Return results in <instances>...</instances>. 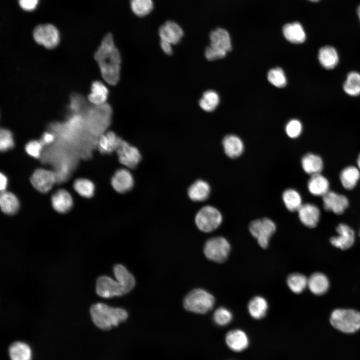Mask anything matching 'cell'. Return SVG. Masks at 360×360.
<instances>
[{"label":"cell","mask_w":360,"mask_h":360,"mask_svg":"<svg viewBox=\"0 0 360 360\" xmlns=\"http://www.w3.org/2000/svg\"><path fill=\"white\" fill-rule=\"evenodd\" d=\"M94 58L104 80L110 85L116 84L120 78L122 58L111 34L104 36Z\"/></svg>","instance_id":"cell-1"},{"label":"cell","mask_w":360,"mask_h":360,"mask_svg":"<svg viewBox=\"0 0 360 360\" xmlns=\"http://www.w3.org/2000/svg\"><path fill=\"white\" fill-rule=\"evenodd\" d=\"M90 312L94 324L104 330L118 326L128 318V312L124 309L110 306L101 302L92 305Z\"/></svg>","instance_id":"cell-2"},{"label":"cell","mask_w":360,"mask_h":360,"mask_svg":"<svg viewBox=\"0 0 360 360\" xmlns=\"http://www.w3.org/2000/svg\"><path fill=\"white\" fill-rule=\"evenodd\" d=\"M215 304L214 296L202 288L194 289L184 298V308L188 312L205 314L210 311Z\"/></svg>","instance_id":"cell-3"},{"label":"cell","mask_w":360,"mask_h":360,"mask_svg":"<svg viewBox=\"0 0 360 360\" xmlns=\"http://www.w3.org/2000/svg\"><path fill=\"white\" fill-rule=\"evenodd\" d=\"M331 324L346 333H352L360 329V312L352 309H336L330 317Z\"/></svg>","instance_id":"cell-4"},{"label":"cell","mask_w":360,"mask_h":360,"mask_svg":"<svg viewBox=\"0 0 360 360\" xmlns=\"http://www.w3.org/2000/svg\"><path fill=\"white\" fill-rule=\"evenodd\" d=\"M222 216L216 208L206 206L196 214L195 222L198 228L204 232H210L216 229L222 224Z\"/></svg>","instance_id":"cell-5"},{"label":"cell","mask_w":360,"mask_h":360,"mask_svg":"<svg viewBox=\"0 0 360 360\" xmlns=\"http://www.w3.org/2000/svg\"><path fill=\"white\" fill-rule=\"evenodd\" d=\"M276 230L275 223L267 218L255 220L249 225L250 234L263 248L268 247L270 238Z\"/></svg>","instance_id":"cell-6"},{"label":"cell","mask_w":360,"mask_h":360,"mask_svg":"<svg viewBox=\"0 0 360 360\" xmlns=\"http://www.w3.org/2000/svg\"><path fill=\"white\" fill-rule=\"evenodd\" d=\"M230 246L226 239L216 236L208 240L204 246V252L206 256L216 262H224L230 254Z\"/></svg>","instance_id":"cell-7"},{"label":"cell","mask_w":360,"mask_h":360,"mask_svg":"<svg viewBox=\"0 0 360 360\" xmlns=\"http://www.w3.org/2000/svg\"><path fill=\"white\" fill-rule=\"evenodd\" d=\"M33 37L36 43L48 49L54 48L60 42L58 30L50 24L37 26L33 30Z\"/></svg>","instance_id":"cell-8"},{"label":"cell","mask_w":360,"mask_h":360,"mask_svg":"<svg viewBox=\"0 0 360 360\" xmlns=\"http://www.w3.org/2000/svg\"><path fill=\"white\" fill-rule=\"evenodd\" d=\"M96 290L98 295L104 298L119 296L128 294L120 282L108 276H101L97 279Z\"/></svg>","instance_id":"cell-9"},{"label":"cell","mask_w":360,"mask_h":360,"mask_svg":"<svg viewBox=\"0 0 360 360\" xmlns=\"http://www.w3.org/2000/svg\"><path fill=\"white\" fill-rule=\"evenodd\" d=\"M116 152L120 162L130 168H135L141 160V155L137 148L123 140Z\"/></svg>","instance_id":"cell-10"},{"label":"cell","mask_w":360,"mask_h":360,"mask_svg":"<svg viewBox=\"0 0 360 360\" xmlns=\"http://www.w3.org/2000/svg\"><path fill=\"white\" fill-rule=\"evenodd\" d=\"M30 182L38 190L46 192L50 190L56 182V174L52 171L39 168L34 171Z\"/></svg>","instance_id":"cell-11"},{"label":"cell","mask_w":360,"mask_h":360,"mask_svg":"<svg viewBox=\"0 0 360 360\" xmlns=\"http://www.w3.org/2000/svg\"><path fill=\"white\" fill-rule=\"evenodd\" d=\"M322 198L324 208L337 214L344 213L348 206V198L334 192L329 191Z\"/></svg>","instance_id":"cell-12"},{"label":"cell","mask_w":360,"mask_h":360,"mask_svg":"<svg viewBox=\"0 0 360 360\" xmlns=\"http://www.w3.org/2000/svg\"><path fill=\"white\" fill-rule=\"evenodd\" d=\"M338 234L336 236L330 238L331 244L342 250L350 248L355 240L354 232L352 228L346 224H340L336 228Z\"/></svg>","instance_id":"cell-13"},{"label":"cell","mask_w":360,"mask_h":360,"mask_svg":"<svg viewBox=\"0 0 360 360\" xmlns=\"http://www.w3.org/2000/svg\"><path fill=\"white\" fill-rule=\"evenodd\" d=\"M158 35L160 40L174 45L180 42L184 36V31L176 22L168 20L160 26Z\"/></svg>","instance_id":"cell-14"},{"label":"cell","mask_w":360,"mask_h":360,"mask_svg":"<svg viewBox=\"0 0 360 360\" xmlns=\"http://www.w3.org/2000/svg\"><path fill=\"white\" fill-rule=\"evenodd\" d=\"M298 212L300 220L306 226L313 228L318 224L320 212L316 205L309 203L302 204Z\"/></svg>","instance_id":"cell-15"},{"label":"cell","mask_w":360,"mask_h":360,"mask_svg":"<svg viewBox=\"0 0 360 360\" xmlns=\"http://www.w3.org/2000/svg\"><path fill=\"white\" fill-rule=\"evenodd\" d=\"M111 184L116 191L124 193L132 188L134 180L132 174L128 170L120 169L112 177Z\"/></svg>","instance_id":"cell-16"},{"label":"cell","mask_w":360,"mask_h":360,"mask_svg":"<svg viewBox=\"0 0 360 360\" xmlns=\"http://www.w3.org/2000/svg\"><path fill=\"white\" fill-rule=\"evenodd\" d=\"M228 346L232 350L240 352L245 350L248 345L247 334L241 330L236 329L228 332L225 338Z\"/></svg>","instance_id":"cell-17"},{"label":"cell","mask_w":360,"mask_h":360,"mask_svg":"<svg viewBox=\"0 0 360 360\" xmlns=\"http://www.w3.org/2000/svg\"><path fill=\"white\" fill-rule=\"evenodd\" d=\"M210 46L226 52L232 49L231 41L228 32L222 28H217L210 34Z\"/></svg>","instance_id":"cell-18"},{"label":"cell","mask_w":360,"mask_h":360,"mask_svg":"<svg viewBox=\"0 0 360 360\" xmlns=\"http://www.w3.org/2000/svg\"><path fill=\"white\" fill-rule=\"evenodd\" d=\"M222 146L225 154L232 158L240 156L244 150L241 139L234 134L226 136L222 140Z\"/></svg>","instance_id":"cell-19"},{"label":"cell","mask_w":360,"mask_h":360,"mask_svg":"<svg viewBox=\"0 0 360 360\" xmlns=\"http://www.w3.org/2000/svg\"><path fill=\"white\" fill-rule=\"evenodd\" d=\"M308 188L312 194L323 196L330 191V183L320 174H316L311 176L308 182Z\"/></svg>","instance_id":"cell-20"},{"label":"cell","mask_w":360,"mask_h":360,"mask_svg":"<svg viewBox=\"0 0 360 360\" xmlns=\"http://www.w3.org/2000/svg\"><path fill=\"white\" fill-rule=\"evenodd\" d=\"M282 32L284 38L291 43L301 44L306 40L304 30L298 22L286 24L282 28Z\"/></svg>","instance_id":"cell-21"},{"label":"cell","mask_w":360,"mask_h":360,"mask_svg":"<svg viewBox=\"0 0 360 360\" xmlns=\"http://www.w3.org/2000/svg\"><path fill=\"white\" fill-rule=\"evenodd\" d=\"M52 204L56 212L65 213L72 208V199L68 192L64 190H60L52 195Z\"/></svg>","instance_id":"cell-22"},{"label":"cell","mask_w":360,"mask_h":360,"mask_svg":"<svg viewBox=\"0 0 360 360\" xmlns=\"http://www.w3.org/2000/svg\"><path fill=\"white\" fill-rule=\"evenodd\" d=\"M122 140L113 132H108L102 134L98 142L100 152L104 154H110L116 150Z\"/></svg>","instance_id":"cell-23"},{"label":"cell","mask_w":360,"mask_h":360,"mask_svg":"<svg viewBox=\"0 0 360 360\" xmlns=\"http://www.w3.org/2000/svg\"><path fill=\"white\" fill-rule=\"evenodd\" d=\"M301 164L304 170L311 176L320 174L324 168L320 156L312 153L304 155L302 158Z\"/></svg>","instance_id":"cell-24"},{"label":"cell","mask_w":360,"mask_h":360,"mask_svg":"<svg viewBox=\"0 0 360 360\" xmlns=\"http://www.w3.org/2000/svg\"><path fill=\"white\" fill-rule=\"evenodd\" d=\"M91 92L88 100L94 105H100L106 103L108 96V90L102 82H94L91 86Z\"/></svg>","instance_id":"cell-25"},{"label":"cell","mask_w":360,"mask_h":360,"mask_svg":"<svg viewBox=\"0 0 360 360\" xmlns=\"http://www.w3.org/2000/svg\"><path fill=\"white\" fill-rule=\"evenodd\" d=\"M328 278L322 273L315 272L308 279V286L310 292L316 295L324 294L329 288Z\"/></svg>","instance_id":"cell-26"},{"label":"cell","mask_w":360,"mask_h":360,"mask_svg":"<svg viewBox=\"0 0 360 360\" xmlns=\"http://www.w3.org/2000/svg\"><path fill=\"white\" fill-rule=\"evenodd\" d=\"M318 58L320 64L326 69H332L338 62V56L336 49L331 46L322 48L318 54Z\"/></svg>","instance_id":"cell-27"},{"label":"cell","mask_w":360,"mask_h":360,"mask_svg":"<svg viewBox=\"0 0 360 360\" xmlns=\"http://www.w3.org/2000/svg\"><path fill=\"white\" fill-rule=\"evenodd\" d=\"M210 186L204 180H199L193 183L188 190L189 198L193 201L202 202L208 198Z\"/></svg>","instance_id":"cell-28"},{"label":"cell","mask_w":360,"mask_h":360,"mask_svg":"<svg viewBox=\"0 0 360 360\" xmlns=\"http://www.w3.org/2000/svg\"><path fill=\"white\" fill-rule=\"evenodd\" d=\"M340 178L345 189L352 190L356 186L360 178V170L354 166H346L340 172Z\"/></svg>","instance_id":"cell-29"},{"label":"cell","mask_w":360,"mask_h":360,"mask_svg":"<svg viewBox=\"0 0 360 360\" xmlns=\"http://www.w3.org/2000/svg\"><path fill=\"white\" fill-rule=\"evenodd\" d=\"M116 278L124 287L127 293L134 286L135 278L127 268L121 264H116L113 268Z\"/></svg>","instance_id":"cell-30"},{"label":"cell","mask_w":360,"mask_h":360,"mask_svg":"<svg viewBox=\"0 0 360 360\" xmlns=\"http://www.w3.org/2000/svg\"><path fill=\"white\" fill-rule=\"evenodd\" d=\"M268 304L266 300L261 296L254 297L249 302L248 310L250 316L254 319L263 318L266 314Z\"/></svg>","instance_id":"cell-31"},{"label":"cell","mask_w":360,"mask_h":360,"mask_svg":"<svg viewBox=\"0 0 360 360\" xmlns=\"http://www.w3.org/2000/svg\"><path fill=\"white\" fill-rule=\"evenodd\" d=\"M8 354L10 360H31L32 358L30 346L26 344L19 341L10 344L8 348Z\"/></svg>","instance_id":"cell-32"},{"label":"cell","mask_w":360,"mask_h":360,"mask_svg":"<svg viewBox=\"0 0 360 360\" xmlns=\"http://www.w3.org/2000/svg\"><path fill=\"white\" fill-rule=\"evenodd\" d=\"M19 205L18 200L14 194L6 191L1 192L0 206L3 212L13 214L18 210Z\"/></svg>","instance_id":"cell-33"},{"label":"cell","mask_w":360,"mask_h":360,"mask_svg":"<svg viewBox=\"0 0 360 360\" xmlns=\"http://www.w3.org/2000/svg\"><path fill=\"white\" fill-rule=\"evenodd\" d=\"M282 198L286 208L290 212L298 211L302 204L300 194L294 189L286 190L284 192Z\"/></svg>","instance_id":"cell-34"},{"label":"cell","mask_w":360,"mask_h":360,"mask_svg":"<svg viewBox=\"0 0 360 360\" xmlns=\"http://www.w3.org/2000/svg\"><path fill=\"white\" fill-rule=\"evenodd\" d=\"M289 288L294 293L300 294L308 286V279L300 273H293L289 275L286 280Z\"/></svg>","instance_id":"cell-35"},{"label":"cell","mask_w":360,"mask_h":360,"mask_svg":"<svg viewBox=\"0 0 360 360\" xmlns=\"http://www.w3.org/2000/svg\"><path fill=\"white\" fill-rule=\"evenodd\" d=\"M344 90L348 95L358 96L360 94V74L356 72H350L344 84Z\"/></svg>","instance_id":"cell-36"},{"label":"cell","mask_w":360,"mask_h":360,"mask_svg":"<svg viewBox=\"0 0 360 360\" xmlns=\"http://www.w3.org/2000/svg\"><path fill=\"white\" fill-rule=\"evenodd\" d=\"M130 7L136 16L144 17L152 12L154 2L152 0H130Z\"/></svg>","instance_id":"cell-37"},{"label":"cell","mask_w":360,"mask_h":360,"mask_svg":"<svg viewBox=\"0 0 360 360\" xmlns=\"http://www.w3.org/2000/svg\"><path fill=\"white\" fill-rule=\"evenodd\" d=\"M218 103V96L216 92L212 90L204 92L199 101L200 107L204 110L208 112L214 110Z\"/></svg>","instance_id":"cell-38"},{"label":"cell","mask_w":360,"mask_h":360,"mask_svg":"<svg viewBox=\"0 0 360 360\" xmlns=\"http://www.w3.org/2000/svg\"><path fill=\"white\" fill-rule=\"evenodd\" d=\"M74 188L80 196L89 198L94 192V186L90 180L85 178H78L75 180Z\"/></svg>","instance_id":"cell-39"},{"label":"cell","mask_w":360,"mask_h":360,"mask_svg":"<svg viewBox=\"0 0 360 360\" xmlns=\"http://www.w3.org/2000/svg\"><path fill=\"white\" fill-rule=\"evenodd\" d=\"M268 80L270 83L278 88H283L286 84L284 73L280 68L271 69L268 74Z\"/></svg>","instance_id":"cell-40"},{"label":"cell","mask_w":360,"mask_h":360,"mask_svg":"<svg viewBox=\"0 0 360 360\" xmlns=\"http://www.w3.org/2000/svg\"><path fill=\"white\" fill-rule=\"evenodd\" d=\"M232 319V312L224 307L218 308L214 312L213 320L219 326H225L229 324Z\"/></svg>","instance_id":"cell-41"},{"label":"cell","mask_w":360,"mask_h":360,"mask_svg":"<svg viewBox=\"0 0 360 360\" xmlns=\"http://www.w3.org/2000/svg\"><path fill=\"white\" fill-rule=\"evenodd\" d=\"M14 145L12 132L6 129H1L0 132V149L1 151H6L12 148Z\"/></svg>","instance_id":"cell-42"},{"label":"cell","mask_w":360,"mask_h":360,"mask_svg":"<svg viewBox=\"0 0 360 360\" xmlns=\"http://www.w3.org/2000/svg\"><path fill=\"white\" fill-rule=\"evenodd\" d=\"M302 130V124L297 120H290L286 126V133L291 138H296L298 136Z\"/></svg>","instance_id":"cell-43"},{"label":"cell","mask_w":360,"mask_h":360,"mask_svg":"<svg viewBox=\"0 0 360 360\" xmlns=\"http://www.w3.org/2000/svg\"><path fill=\"white\" fill-rule=\"evenodd\" d=\"M42 146L40 142L32 140L26 144L25 150L30 156L34 158H38L40 155Z\"/></svg>","instance_id":"cell-44"},{"label":"cell","mask_w":360,"mask_h":360,"mask_svg":"<svg viewBox=\"0 0 360 360\" xmlns=\"http://www.w3.org/2000/svg\"><path fill=\"white\" fill-rule=\"evenodd\" d=\"M226 54V52L214 48L210 46L206 48L204 52L205 56L208 60H214L223 58Z\"/></svg>","instance_id":"cell-45"},{"label":"cell","mask_w":360,"mask_h":360,"mask_svg":"<svg viewBox=\"0 0 360 360\" xmlns=\"http://www.w3.org/2000/svg\"><path fill=\"white\" fill-rule=\"evenodd\" d=\"M38 2V0H18V4L20 8L26 11H32L34 10Z\"/></svg>","instance_id":"cell-46"},{"label":"cell","mask_w":360,"mask_h":360,"mask_svg":"<svg viewBox=\"0 0 360 360\" xmlns=\"http://www.w3.org/2000/svg\"><path fill=\"white\" fill-rule=\"evenodd\" d=\"M160 46L162 50L167 55H171L172 54V45L170 44L160 40Z\"/></svg>","instance_id":"cell-47"},{"label":"cell","mask_w":360,"mask_h":360,"mask_svg":"<svg viewBox=\"0 0 360 360\" xmlns=\"http://www.w3.org/2000/svg\"><path fill=\"white\" fill-rule=\"evenodd\" d=\"M54 140V136L50 132H46L44 134L40 142L44 144H48L52 143Z\"/></svg>","instance_id":"cell-48"},{"label":"cell","mask_w":360,"mask_h":360,"mask_svg":"<svg viewBox=\"0 0 360 360\" xmlns=\"http://www.w3.org/2000/svg\"><path fill=\"white\" fill-rule=\"evenodd\" d=\"M0 189L1 192L5 191L8 185V179L6 176L2 173H0Z\"/></svg>","instance_id":"cell-49"},{"label":"cell","mask_w":360,"mask_h":360,"mask_svg":"<svg viewBox=\"0 0 360 360\" xmlns=\"http://www.w3.org/2000/svg\"><path fill=\"white\" fill-rule=\"evenodd\" d=\"M357 164L358 166V168L360 170V154H359L358 159H357Z\"/></svg>","instance_id":"cell-50"},{"label":"cell","mask_w":360,"mask_h":360,"mask_svg":"<svg viewBox=\"0 0 360 360\" xmlns=\"http://www.w3.org/2000/svg\"><path fill=\"white\" fill-rule=\"evenodd\" d=\"M357 13H358V18H359V19L360 20V4L358 8Z\"/></svg>","instance_id":"cell-51"},{"label":"cell","mask_w":360,"mask_h":360,"mask_svg":"<svg viewBox=\"0 0 360 360\" xmlns=\"http://www.w3.org/2000/svg\"><path fill=\"white\" fill-rule=\"evenodd\" d=\"M310 0V1H311V2H318V0Z\"/></svg>","instance_id":"cell-52"},{"label":"cell","mask_w":360,"mask_h":360,"mask_svg":"<svg viewBox=\"0 0 360 360\" xmlns=\"http://www.w3.org/2000/svg\"><path fill=\"white\" fill-rule=\"evenodd\" d=\"M359 234H360V232H359Z\"/></svg>","instance_id":"cell-53"}]
</instances>
